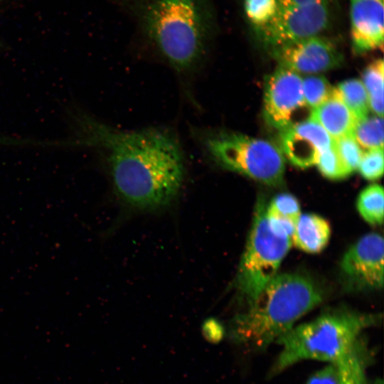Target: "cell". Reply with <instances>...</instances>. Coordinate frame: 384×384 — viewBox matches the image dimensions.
<instances>
[{
  "label": "cell",
  "instance_id": "6da1fadb",
  "mask_svg": "<svg viewBox=\"0 0 384 384\" xmlns=\"http://www.w3.org/2000/svg\"><path fill=\"white\" fill-rule=\"evenodd\" d=\"M70 136L43 146H89L101 151L114 188L129 206L154 210L170 203L184 178L178 140L166 130L124 131L108 126L76 107L67 110Z\"/></svg>",
  "mask_w": 384,
  "mask_h": 384
},
{
  "label": "cell",
  "instance_id": "7a4b0ae2",
  "mask_svg": "<svg viewBox=\"0 0 384 384\" xmlns=\"http://www.w3.org/2000/svg\"><path fill=\"white\" fill-rule=\"evenodd\" d=\"M146 37L179 74L205 58L213 19L206 0H124Z\"/></svg>",
  "mask_w": 384,
  "mask_h": 384
},
{
  "label": "cell",
  "instance_id": "3957f363",
  "mask_svg": "<svg viewBox=\"0 0 384 384\" xmlns=\"http://www.w3.org/2000/svg\"><path fill=\"white\" fill-rule=\"evenodd\" d=\"M321 289L299 273L276 274L233 319V340L253 351L265 349L323 300Z\"/></svg>",
  "mask_w": 384,
  "mask_h": 384
},
{
  "label": "cell",
  "instance_id": "277c9868",
  "mask_svg": "<svg viewBox=\"0 0 384 384\" xmlns=\"http://www.w3.org/2000/svg\"><path fill=\"white\" fill-rule=\"evenodd\" d=\"M380 316L347 309L326 311L316 319L293 326L277 339L280 351L269 375L275 376L302 361L327 363L351 351L361 334L380 321Z\"/></svg>",
  "mask_w": 384,
  "mask_h": 384
},
{
  "label": "cell",
  "instance_id": "5b68a950",
  "mask_svg": "<svg viewBox=\"0 0 384 384\" xmlns=\"http://www.w3.org/2000/svg\"><path fill=\"white\" fill-rule=\"evenodd\" d=\"M202 144L220 166L270 186L284 180L285 159L272 142L232 132L206 134Z\"/></svg>",
  "mask_w": 384,
  "mask_h": 384
},
{
  "label": "cell",
  "instance_id": "8992f818",
  "mask_svg": "<svg viewBox=\"0 0 384 384\" xmlns=\"http://www.w3.org/2000/svg\"><path fill=\"white\" fill-rule=\"evenodd\" d=\"M267 204L262 198L256 203L237 274L236 286L245 306L277 274L292 245L290 238L277 235L270 230L266 217Z\"/></svg>",
  "mask_w": 384,
  "mask_h": 384
},
{
  "label": "cell",
  "instance_id": "52a82bcc",
  "mask_svg": "<svg viewBox=\"0 0 384 384\" xmlns=\"http://www.w3.org/2000/svg\"><path fill=\"white\" fill-rule=\"evenodd\" d=\"M331 3L280 4L274 17L265 26L255 29V33L262 44L271 51L319 36L332 20Z\"/></svg>",
  "mask_w": 384,
  "mask_h": 384
},
{
  "label": "cell",
  "instance_id": "ba28073f",
  "mask_svg": "<svg viewBox=\"0 0 384 384\" xmlns=\"http://www.w3.org/2000/svg\"><path fill=\"white\" fill-rule=\"evenodd\" d=\"M384 240L378 233L361 238L343 255L340 272L345 285L356 292L381 289L384 282Z\"/></svg>",
  "mask_w": 384,
  "mask_h": 384
},
{
  "label": "cell",
  "instance_id": "9c48e42d",
  "mask_svg": "<svg viewBox=\"0 0 384 384\" xmlns=\"http://www.w3.org/2000/svg\"><path fill=\"white\" fill-rule=\"evenodd\" d=\"M306 108L301 76L287 68L278 67L267 77L265 85L263 113L266 122L280 132L297 123V114Z\"/></svg>",
  "mask_w": 384,
  "mask_h": 384
},
{
  "label": "cell",
  "instance_id": "30bf717a",
  "mask_svg": "<svg viewBox=\"0 0 384 384\" xmlns=\"http://www.w3.org/2000/svg\"><path fill=\"white\" fill-rule=\"evenodd\" d=\"M280 66L297 73H318L342 64L343 56L335 44L323 36H315L272 51Z\"/></svg>",
  "mask_w": 384,
  "mask_h": 384
},
{
  "label": "cell",
  "instance_id": "8fae6325",
  "mask_svg": "<svg viewBox=\"0 0 384 384\" xmlns=\"http://www.w3.org/2000/svg\"><path fill=\"white\" fill-rule=\"evenodd\" d=\"M280 142L284 156L295 166L305 169L316 164L321 153L333 144V139L309 118L281 130Z\"/></svg>",
  "mask_w": 384,
  "mask_h": 384
},
{
  "label": "cell",
  "instance_id": "7c38bea8",
  "mask_svg": "<svg viewBox=\"0 0 384 384\" xmlns=\"http://www.w3.org/2000/svg\"><path fill=\"white\" fill-rule=\"evenodd\" d=\"M353 51L364 53L383 46V0H348Z\"/></svg>",
  "mask_w": 384,
  "mask_h": 384
},
{
  "label": "cell",
  "instance_id": "4fadbf2b",
  "mask_svg": "<svg viewBox=\"0 0 384 384\" xmlns=\"http://www.w3.org/2000/svg\"><path fill=\"white\" fill-rule=\"evenodd\" d=\"M369 361L368 348L360 340L348 353L311 375L305 384H368Z\"/></svg>",
  "mask_w": 384,
  "mask_h": 384
},
{
  "label": "cell",
  "instance_id": "5bb4252c",
  "mask_svg": "<svg viewBox=\"0 0 384 384\" xmlns=\"http://www.w3.org/2000/svg\"><path fill=\"white\" fill-rule=\"evenodd\" d=\"M309 119L321 125L329 135L336 139L353 134L358 119L333 87L330 97L312 109Z\"/></svg>",
  "mask_w": 384,
  "mask_h": 384
},
{
  "label": "cell",
  "instance_id": "9a60e30c",
  "mask_svg": "<svg viewBox=\"0 0 384 384\" xmlns=\"http://www.w3.org/2000/svg\"><path fill=\"white\" fill-rule=\"evenodd\" d=\"M331 227L323 217L314 213L301 214L291 238L292 244L307 253H319L327 245Z\"/></svg>",
  "mask_w": 384,
  "mask_h": 384
},
{
  "label": "cell",
  "instance_id": "2e32d148",
  "mask_svg": "<svg viewBox=\"0 0 384 384\" xmlns=\"http://www.w3.org/2000/svg\"><path fill=\"white\" fill-rule=\"evenodd\" d=\"M383 60L376 59L366 67L362 75L370 109L381 117H383Z\"/></svg>",
  "mask_w": 384,
  "mask_h": 384
},
{
  "label": "cell",
  "instance_id": "e0dca14e",
  "mask_svg": "<svg viewBox=\"0 0 384 384\" xmlns=\"http://www.w3.org/2000/svg\"><path fill=\"white\" fill-rule=\"evenodd\" d=\"M356 207L361 216L370 225H381L383 222V188L378 184H371L359 193Z\"/></svg>",
  "mask_w": 384,
  "mask_h": 384
},
{
  "label": "cell",
  "instance_id": "ac0fdd59",
  "mask_svg": "<svg viewBox=\"0 0 384 384\" xmlns=\"http://www.w3.org/2000/svg\"><path fill=\"white\" fill-rule=\"evenodd\" d=\"M336 89L358 121L368 116L370 110L369 100L361 80L348 79L339 83Z\"/></svg>",
  "mask_w": 384,
  "mask_h": 384
},
{
  "label": "cell",
  "instance_id": "d6986e66",
  "mask_svg": "<svg viewBox=\"0 0 384 384\" xmlns=\"http://www.w3.org/2000/svg\"><path fill=\"white\" fill-rule=\"evenodd\" d=\"M353 137L359 146L366 150L383 148V119L378 115L357 122Z\"/></svg>",
  "mask_w": 384,
  "mask_h": 384
},
{
  "label": "cell",
  "instance_id": "ffe728a7",
  "mask_svg": "<svg viewBox=\"0 0 384 384\" xmlns=\"http://www.w3.org/2000/svg\"><path fill=\"white\" fill-rule=\"evenodd\" d=\"M279 6V0H243L245 16L254 30L267 24L277 14Z\"/></svg>",
  "mask_w": 384,
  "mask_h": 384
},
{
  "label": "cell",
  "instance_id": "44dd1931",
  "mask_svg": "<svg viewBox=\"0 0 384 384\" xmlns=\"http://www.w3.org/2000/svg\"><path fill=\"white\" fill-rule=\"evenodd\" d=\"M302 90L305 103L311 110L330 97L333 87L324 76L311 75L302 78Z\"/></svg>",
  "mask_w": 384,
  "mask_h": 384
},
{
  "label": "cell",
  "instance_id": "7402d4cb",
  "mask_svg": "<svg viewBox=\"0 0 384 384\" xmlns=\"http://www.w3.org/2000/svg\"><path fill=\"white\" fill-rule=\"evenodd\" d=\"M266 213L287 219L294 224L302 214L298 200L287 193L275 196L267 204Z\"/></svg>",
  "mask_w": 384,
  "mask_h": 384
},
{
  "label": "cell",
  "instance_id": "603a6c76",
  "mask_svg": "<svg viewBox=\"0 0 384 384\" xmlns=\"http://www.w3.org/2000/svg\"><path fill=\"white\" fill-rule=\"evenodd\" d=\"M333 145L351 174L358 169L363 152L352 134L333 139Z\"/></svg>",
  "mask_w": 384,
  "mask_h": 384
},
{
  "label": "cell",
  "instance_id": "cb8c5ba5",
  "mask_svg": "<svg viewBox=\"0 0 384 384\" xmlns=\"http://www.w3.org/2000/svg\"><path fill=\"white\" fill-rule=\"evenodd\" d=\"M316 165L321 174L329 179L339 180L351 175L341 161L333 144L321 153Z\"/></svg>",
  "mask_w": 384,
  "mask_h": 384
},
{
  "label": "cell",
  "instance_id": "d4e9b609",
  "mask_svg": "<svg viewBox=\"0 0 384 384\" xmlns=\"http://www.w3.org/2000/svg\"><path fill=\"white\" fill-rule=\"evenodd\" d=\"M358 169L366 179L374 181L381 178L383 174V148L363 152Z\"/></svg>",
  "mask_w": 384,
  "mask_h": 384
},
{
  "label": "cell",
  "instance_id": "484cf974",
  "mask_svg": "<svg viewBox=\"0 0 384 384\" xmlns=\"http://www.w3.org/2000/svg\"><path fill=\"white\" fill-rule=\"evenodd\" d=\"M203 331L206 338L214 341L218 340L223 335V328L220 324L214 319L208 320L203 326Z\"/></svg>",
  "mask_w": 384,
  "mask_h": 384
},
{
  "label": "cell",
  "instance_id": "4316f807",
  "mask_svg": "<svg viewBox=\"0 0 384 384\" xmlns=\"http://www.w3.org/2000/svg\"><path fill=\"white\" fill-rule=\"evenodd\" d=\"M280 4H311L316 2L329 1L332 2L333 0H279Z\"/></svg>",
  "mask_w": 384,
  "mask_h": 384
},
{
  "label": "cell",
  "instance_id": "83f0119b",
  "mask_svg": "<svg viewBox=\"0 0 384 384\" xmlns=\"http://www.w3.org/2000/svg\"><path fill=\"white\" fill-rule=\"evenodd\" d=\"M374 384H383V381L382 379H378L375 381Z\"/></svg>",
  "mask_w": 384,
  "mask_h": 384
},
{
  "label": "cell",
  "instance_id": "f1b7e54d",
  "mask_svg": "<svg viewBox=\"0 0 384 384\" xmlns=\"http://www.w3.org/2000/svg\"><path fill=\"white\" fill-rule=\"evenodd\" d=\"M0 47H2V46H1V43H0Z\"/></svg>",
  "mask_w": 384,
  "mask_h": 384
}]
</instances>
